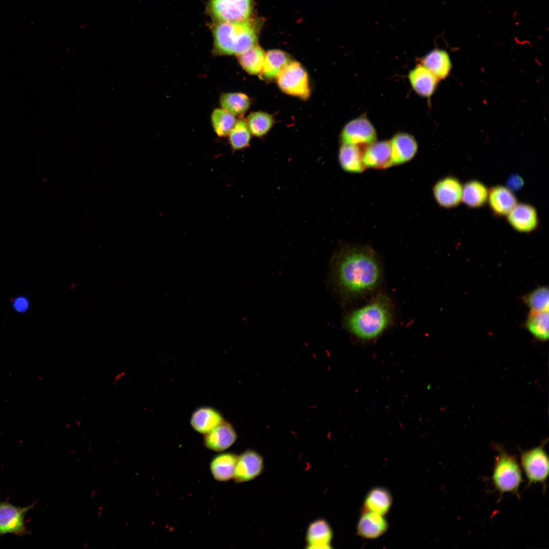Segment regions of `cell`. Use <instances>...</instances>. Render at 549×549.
<instances>
[{
	"label": "cell",
	"mask_w": 549,
	"mask_h": 549,
	"mask_svg": "<svg viewBox=\"0 0 549 549\" xmlns=\"http://www.w3.org/2000/svg\"><path fill=\"white\" fill-rule=\"evenodd\" d=\"M332 277L343 302L360 299L380 286L383 278L381 261L368 246L344 245L334 255Z\"/></svg>",
	"instance_id": "cell-1"
},
{
	"label": "cell",
	"mask_w": 549,
	"mask_h": 549,
	"mask_svg": "<svg viewBox=\"0 0 549 549\" xmlns=\"http://www.w3.org/2000/svg\"><path fill=\"white\" fill-rule=\"evenodd\" d=\"M393 304L385 293H379L362 306L346 316L345 324L349 331L362 341L374 340L391 325Z\"/></svg>",
	"instance_id": "cell-2"
},
{
	"label": "cell",
	"mask_w": 549,
	"mask_h": 549,
	"mask_svg": "<svg viewBox=\"0 0 549 549\" xmlns=\"http://www.w3.org/2000/svg\"><path fill=\"white\" fill-rule=\"evenodd\" d=\"M210 27L215 56H237L257 44V28L252 18L242 22H212Z\"/></svg>",
	"instance_id": "cell-3"
},
{
	"label": "cell",
	"mask_w": 549,
	"mask_h": 549,
	"mask_svg": "<svg viewBox=\"0 0 549 549\" xmlns=\"http://www.w3.org/2000/svg\"><path fill=\"white\" fill-rule=\"evenodd\" d=\"M498 454L493 469L492 482L500 497L511 493L520 497L518 490L523 479L521 466L515 456L499 445L495 446Z\"/></svg>",
	"instance_id": "cell-4"
},
{
	"label": "cell",
	"mask_w": 549,
	"mask_h": 549,
	"mask_svg": "<svg viewBox=\"0 0 549 549\" xmlns=\"http://www.w3.org/2000/svg\"><path fill=\"white\" fill-rule=\"evenodd\" d=\"M252 0H209L206 12L212 22H242L251 18Z\"/></svg>",
	"instance_id": "cell-5"
},
{
	"label": "cell",
	"mask_w": 549,
	"mask_h": 549,
	"mask_svg": "<svg viewBox=\"0 0 549 549\" xmlns=\"http://www.w3.org/2000/svg\"><path fill=\"white\" fill-rule=\"evenodd\" d=\"M547 441L526 450H521V466L528 480V486L540 483L546 488L549 461L544 446Z\"/></svg>",
	"instance_id": "cell-6"
},
{
	"label": "cell",
	"mask_w": 549,
	"mask_h": 549,
	"mask_svg": "<svg viewBox=\"0 0 549 549\" xmlns=\"http://www.w3.org/2000/svg\"><path fill=\"white\" fill-rule=\"evenodd\" d=\"M277 84L284 93L299 98L308 99L310 95L308 75L296 61L291 60L276 78Z\"/></svg>",
	"instance_id": "cell-7"
},
{
	"label": "cell",
	"mask_w": 549,
	"mask_h": 549,
	"mask_svg": "<svg viewBox=\"0 0 549 549\" xmlns=\"http://www.w3.org/2000/svg\"><path fill=\"white\" fill-rule=\"evenodd\" d=\"M342 144L368 146L377 141V133L372 123L361 116L349 121L341 134Z\"/></svg>",
	"instance_id": "cell-8"
},
{
	"label": "cell",
	"mask_w": 549,
	"mask_h": 549,
	"mask_svg": "<svg viewBox=\"0 0 549 549\" xmlns=\"http://www.w3.org/2000/svg\"><path fill=\"white\" fill-rule=\"evenodd\" d=\"M34 504L21 507L8 501H0V536L9 533L23 536L29 533L24 518L27 512Z\"/></svg>",
	"instance_id": "cell-9"
},
{
	"label": "cell",
	"mask_w": 549,
	"mask_h": 549,
	"mask_svg": "<svg viewBox=\"0 0 549 549\" xmlns=\"http://www.w3.org/2000/svg\"><path fill=\"white\" fill-rule=\"evenodd\" d=\"M263 457L257 451L248 449L238 455L233 479L236 483L254 479L263 471Z\"/></svg>",
	"instance_id": "cell-10"
},
{
	"label": "cell",
	"mask_w": 549,
	"mask_h": 549,
	"mask_svg": "<svg viewBox=\"0 0 549 549\" xmlns=\"http://www.w3.org/2000/svg\"><path fill=\"white\" fill-rule=\"evenodd\" d=\"M463 186L454 176H447L438 180L433 187L436 202L446 208L454 207L462 201Z\"/></svg>",
	"instance_id": "cell-11"
},
{
	"label": "cell",
	"mask_w": 549,
	"mask_h": 549,
	"mask_svg": "<svg viewBox=\"0 0 549 549\" xmlns=\"http://www.w3.org/2000/svg\"><path fill=\"white\" fill-rule=\"evenodd\" d=\"M236 431L229 422L223 421L204 434L203 443L205 447L216 452L223 451L231 446L237 439Z\"/></svg>",
	"instance_id": "cell-12"
},
{
	"label": "cell",
	"mask_w": 549,
	"mask_h": 549,
	"mask_svg": "<svg viewBox=\"0 0 549 549\" xmlns=\"http://www.w3.org/2000/svg\"><path fill=\"white\" fill-rule=\"evenodd\" d=\"M390 141L393 166L399 165L410 161L418 150V144L413 136L405 133L395 134Z\"/></svg>",
	"instance_id": "cell-13"
},
{
	"label": "cell",
	"mask_w": 549,
	"mask_h": 549,
	"mask_svg": "<svg viewBox=\"0 0 549 549\" xmlns=\"http://www.w3.org/2000/svg\"><path fill=\"white\" fill-rule=\"evenodd\" d=\"M507 220L513 229L520 232H532L538 225L536 209L527 203L517 204L507 215Z\"/></svg>",
	"instance_id": "cell-14"
},
{
	"label": "cell",
	"mask_w": 549,
	"mask_h": 549,
	"mask_svg": "<svg viewBox=\"0 0 549 549\" xmlns=\"http://www.w3.org/2000/svg\"><path fill=\"white\" fill-rule=\"evenodd\" d=\"M363 162L366 168L380 170L393 166L389 140L376 141L367 146Z\"/></svg>",
	"instance_id": "cell-15"
},
{
	"label": "cell",
	"mask_w": 549,
	"mask_h": 549,
	"mask_svg": "<svg viewBox=\"0 0 549 549\" xmlns=\"http://www.w3.org/2000/svg\"><path fill=\"white\" fill-rule=\"evenodd\" d=\"M332 529L324 519L319 518L311 522L307 530L306 541L307 548H331Z\"/></svg>",
	"instance_id": "cell-16"
},
{
	"label": "cell",
	"mask_w": 549,
	"mask_h": 549,
	"mask_svg": "<svg viewBox=\"0 0 549 549\" xmlns=\"http://www.w3.org/2000/svg\"><path fill=\"white\" fill-rule=\"evenodd\" d=\"M487 201L493 213L500 217L507 216L517 204L512 192L507 187L501 185L489 190Z\"/></svg>",
	"instance_id": "cell-17"
},
{
	"label": "cell",
	"mask_w": 549,
	"mask_h": 549,
	"mask_svg": "<svg viewBox=\"0 0 549 549\" xmlns=\"http://www.w3.org/2000/svg\"><path fill=\"white\" fill-rule=\"evenodd\" d=\"M408 79L413 89L418 95L430 98L434 94L439 79L421 64L410 71Z\"/></svg>",
	"instance_id": "cell-18"
},
{
	"label": "cell",
	"mask_w": 549,
	"mask_h": 549,
	"mask_svg": "<svg viewBox=\"0 0 549 549\" xmlns=\"http://www.w3.org/2000/svg\"><path fill=\"white\" fill-rule=\"evenodd\" d=\"M388 524L383 515L371 512H363L357 525L358 535L367 539H375L383 534Z\"/></svg>",
	"instance_id": "cell-19"
},
{
	"label": "cell",
	"mask_w": 549,
	"mask_h": 549,
	"mask_svg": "<svg viewBox=\"0 0 549 549\" xmlns=\"http://www.w3.org/2000/svg\"><path fill=\"white\" fill-rule=\"evenodd\" d=\"M423 66L439 80L447 77L451 69L449 55L445 50L435 48L428 52L420 60Z\"/></svg>",
	"instance_id": "cell-20"
},
{
	"label": "cell",
	"mask_w": 549,
	"mask_h": 549,
	"mask_svg": "<svg viewBox=\"0 0 549 549\" xmlns=\"http://www.w3.org/2000/svg\"><path fill=\"white\" fill-rule=\"evenodd\" d=\"M361 147L353 144H342L339 151L338 160L344 171L350 173H360L367 169L363 162L364 150Z\"/></svg>",
	"instance_id": "cell-21"
},
{
	"label": "cell",
	"mask_w": 549,
	"mask_h": 549,
	"mask_svg": "<svg viewBox=\"0 0 549 549\" xmlns=\"http://www.w3.org/2000/svg\"><path fill=\"white\" fill-rule=\"evenodd\" d=\"M237 456V454L231 452H222L214 456L209 463L213 478L219 482L233 479Z\"/></svg>",
	"instance_id": "cell-22"
},
{
	"label": "cell",
	"mask_w": 549,
	"mask_h": 549,
	"mask_svg": "<svg viewBox=\"0 0 549 549\" xmlns=\"http://www.w3.org/2000/svg\"><path fill=\"white\" fill-rule=\"evenodd\" d=\"M223 421V416L216 409L201 407L193 413L190 422L195 431L204 435Z\"/></svg>",
	"instance_id": "cell-23"
},
{
	"label": "cell",
	"mask_w": 549,
	"mask_h": 549,
	"mask_svg": "<svg viewBox=\"0 0 549 549\" xmlns=\"http://www.w3.org/2000/svg\"><path fill=\"white\" fill-rule=\"evenodd\" d=\"M289 55L279 49L270 50L265 53L263 66L259 76L266 80L276 78L281 71L291 61Z\"/></svg>",
	"instance_id": "cell-24"
},
{
	"label": "cell",
	"mask_w": 549,
	"mask_h": 549,
	"mask_svg": "<svg viewBox=\"0 0 549 549\" xmlns=\"http://www.w3.org/2000/svg\"><path fill=\"white\" fill-rule=\"evenodd\" d=\"M392 502V496L387 489L375 487L367 494L363 502L362 511L384 515L389 510Z\"/></svg>",
	"instance_id": "cell-25"
},
{
	"label": "cell",
	"mask_w": 549,
	"mask_h": 549,
	"mask_svg": "<svg viewBox=\"0 0 549 549\" xmlns=\"http://www.w3.org/2000/svg\"><path fill=\"white\" fill-rule=\"evenodd\" d=\"M488 192L489 190L482 182L471 180L463 187L462 201L469 207H480L486 202Z\"/></svg>",
	"instance_id": "cell-26"
},
{
	"label": "cell",
	"mask_w": 549,
	"mask_h": 549,
	"mask_svg": "<svg viewBox=\"0 0 549 549\" xmlns=\"http://www.w3.org/2000/svg\"><path fill=\"white\" fill-rule=\"evenodd\" d=\"M220 104L222 109L234 116L243 115L249 108L251 101L245 94L225 93L221 95Z\"/></svg>",
	"instance_id": "cell-27"
},
{
	"label": "cell",
	"mask_w": 549,
	"mask_h": 549,
	"mask_svg": "<svg viewBox=\"0 0 549 549\" xmlns=\"http://www.w3.org/2000/svg\"><path fill=\"white\" fill-rule=\"evenodd\" d=\"M265 52L257 44L246 51L237 55L242 69L251 75L259 74L262 70Z\"/></svg>",
	"instance_id": "cell-28"
},
{
	"label": "cell",
	"mask_w": 549,
	"mask_h": 549,
	"mask_svg": "<svg viewBox=\"0 0 549 549\" xmlns=\"http://www.w3.org/2000/svg\"><path fill=\"white\" fill-rule=\"evenodd\" d=\"M529 331L537 340L545 342L548 339V310L531 311L526 321Z\"/></svg>",
	"instance_id": "cell-29"
},
{
	"label": "cell",
	"mask_w": 549,
	"mask_h": 549,
	"mask_svg": "<svg viewBox=\"0 0 549 549\" xmlns=\"http://www.w3.org/2000/svg\"><path fill=\"white\" fill-rule=\"evenodd\" d=\"M236 121L235 116L222 108L215 109L211 115L213 129L220 137L228 136Z\"/></svg>",
	"instance_id": "cell-30"
},
{
	"label": "cell",
	"mask_w": 549,
	"mask_h": 549,
	"mask_svg": "<svg viewBox=\"0 0 549 549\" xmlns=\"http://www.w3.org/2000/svg\"><path fill=\"white\" fill-rule=\"evenodd\" d=\"M251 132L246 120L240 119L228 134V142L234 151L243 149L249 145L251 140Z\"/></svg>",
	"instance_id": "cell-31"
},
{
	"label": "cell",
	"mask_w": 549,
	"mask_h": 549,
	"mask_svg": "<svg viewBox=\"0 0 549 549\" xmlns=\"http://www.w3.org/2000/svg\"><path fill=\"white\" fill-rule=\"evenodd\" d=\"M252 134L256 137L265 135L272 127L274 120L270 114L261 111L251 113L246 120Z\"/></svg>",
	"instance_id": "cell-32"
},
{
	"label": "cell",
	"mask_w": 549,
	"mask_h": 549,
	"mask_svg": "<svg viewBox=\"0 0 549 549\" xmlns=\"http://www.w3.org/2000/svg\"><path fill=\"white\" fill-rule=\"evenodd\" d=\"M526 304L531 311L548 310V289L545 287L537 288L524 298Z\"/></svg>",
	"instance_id": "cell-33"
},
{
	"label": "cell",
	"mask_w": 549,
	"mask_h": 549,
	"mask_svg": "<svg viewBox=\"0 0 549 549\" xmlns=\"http://www.w3.org/2000/svg\"><path fill=\"white\" fill-rule=\"evenodd\" d=\"M524 184L523 178L521 175L516 174L510 175L506 181L507 187L511 191H520Z\"/></svg>",
	"instance_id": "cell-34"
},
{
	"label": "cell",
	"mask_w": 549,
	"mask_h": 549,
	"mask_svg": "<svg viewBox=\"0 0 549 549\" xmlns=\"http://www.w3.org/2000/svg\"><path fill=\"white\" fill-rule=\"evenodd\" d=\"M23 301V300L21 299L17 301L16 302V308L17 309L23 310V309L25 308L26 304Z\"/></svg>",
	"instance_id": "cell-35"
}]
</instances>
